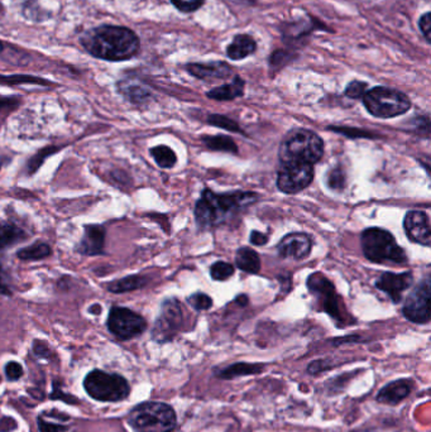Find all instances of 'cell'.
<instances>
[{
    "label": "cell",
    "mask_w": 431,
    "mask_h": 432,
    "mask_svg": "<svg viewBox=\"0 0 431 432\" xmlns=\"http://www.w3.org/2000/svg\"><path fill=\"white\" fill-rule=\"evenodd\" d=\"M80 44L94 57L113 62L130 60L141 48L136 32L121 26L89 29L80 38Z\"/></svg>",
    "instance_id": "cell-1"
},
{
    "label": "cell",
    "mask_w": 431,
    "mask_h": 432,
    "mask_svg": "<svg viewBox=\"0 0 431 432\" xmlns=\"http://www.w3.org/2000/svg\"><path fill=\"white\" fill-rule=\"evenodd\" d=\"M279 156L281 165L285 163L314 165L324 156L323 139L313 130H292L281 143Z\"/></svg>",
    "instance_id": "cell-2"
},
{
    "label": "cell",
    "mask_w": 431,
    "mask_h": 432,
    "mask_svg": "<svg viewBox=\"0 0 431 432\" xmlns=\"http://www.w3.org/2000/svg\"><path fill=\"white\" fill-rule=\"evenodd\" d=\"M360 244L367 260L373 263L405 264L407 262L406 252L397 244L395 237L381 228H368L363 231Z\"/></svg>",
    "instance_id": "cell-3"
},
{
    "label": "cell",
    "mask_w": 431,
    "mask_h": 432,
    "mask_svg": "<svg viewBox=\"0 0 431 432\" xmlns=\"http://www.w3.org/2000/svg\"><path fill=\"white\" fill-rule=\"evenodd\" d=\"M128 422L137 432H173L177 418L168 404L144 402L130 411Z\"/></svg>",
    "instance_id": "cell-4"
},
{
    "label": "cell",
    "mask_w": 431,
    "mask_h": 432,
    "mask_svg": "<svg viewBox=\"0 0 431 432\" xmlns=\"http://www.w3.org/2000/svg\"><path fill=\"white\" fill-rule=\"evenodd\" d=\"M363 104L371 116L381 119L403 116L411 108V101L407 95L386 87H377L368 90L363 96Z\"/></svg>",
    "instance_id": "cell-5"
},
{
    "label": "cell",
    "mask_w": 431,
    "mask_h": 432,
    "mask_svg": "<svg viewBox=\"0 0 431 432\" xmlns=\"http://www.w3.org/2000/svg\"><path fill=\"white\" fill-rule=\"evenodd\" d=\"M84 387L87 395L101 402H118L130 396V387L122 375L95 369L87 375Z\"/></svg>",
    "instance_id": "cell-6"
},
{
    "label": "cell",
    "mask_w": 431,
    "mask_h": 432,
    "mask_svg": "<svg viewBox=\"0 0 431 432\" xmlns=\"http://www.w3.org/2000/svg\"><path fill=\"white\" fill-rule=\"evenodd\" d=\"M109 332L119 340H130L142 335L147 329V321L143 316L128 307L113 306L109 311L107 320Z\"/></svg>",
    "instance_id": "cell-7"
},
{
    "label": "cell",
    "mask_w": 431,
    "mask_h": 432,
    "mask_svg": "<svg viewBox=\"0 0 431 432\" xmlns=\"http://www.w3.org/2000/svg\"><path fill=\"white\" fill-rule=\"evenodd\" d=\"M202 199L208 202L216 215V224L222 223L227 216L243 209L258 200V195L254 192H230V194H216L211 190H204Z\"/></svg>",
    "instance_id": "cell-8"
},
{
    "label": "cell",
    "mask_w": 431,
    "mask_h": 432,
    "mask_svg": "<svg viewBox=\"0 0 431 432\" xmlns=\"http://www.w3.org/2000/svg\"><path fill=\"white\" fill-rule=\"evenodd\" d=\"M184 324L182 306L176 298H167L161 306L159 316L152 330V338L157 343H167L180 330Z\"/></svg>",
    "instance_id": "cell-9"
},
{
    "label": "cell",
    "mask_w": 431,
    "mask_h": 432,
    "mask_svg": "<svg viewBox=\"0 0 431 432\" xmlns=\"http://www.w3.org/2000/svg\"><path fill=\"white\" fill-rule=\"evenodd\" d=\"M314 180V166L309 163H285L277 173V188L283 194H297Z\"/></svg>",
    "instance_id": "cell-10"
},
{
    "label": "cell",
    "mask_w": 431,
    "mask_h": 432,
    "mask_svg": "<svg viewBox=\"0 0 431 432\" xmlns=\"http://www.w3.org/2000/svg\"><path fill=\"white\" fill-rule=\"evenodd\" d=\"M430 278L426 277L411 291L403 305V314L411 323L426 324L430 320Z\"/></svg>",
    "instance_id": "cell-11"
},
{
    "label": "cell",
    "mask_w": 431,
    "mask_h": 432,
    "mask_svg": "<svg viewBox=\"0 0 431 432\" xmlns=\"http://www.w3.org/2000/svg\"><path fill=\"white\" fill-rule=\"evenodd\" d=\"M308 288L314 295L322 298L323 310L333 317L334 320L343 321V315L340 312V300L335 291L334 285L331 283L323 273H314L308 278Z\"/></svg>",
    "instance_id": "cell-12"
},
{
    "label": "cell",
    "mask_w": 431,
    "mask_h": 432,
    "mask_svg": "<svg viewBox=\"0 0 431 432\" xmlns=\"http://www.w3.org/2000/svg\"><path fill=\"white\" fill-rule=\"evenodd\" d=\"M403 229L411 242L424 246H430V222L429 216L424 211H409L403 219Z\"/></svg>",
    "instance_id": "cell-13"
},
{
    "label": "cell",
    "mask_w": 431,
    "mask_h": 432,
    "mask_svg": "<svg viewBox=\"0 0 431 432\" xmlns=\"http://www.w3.org/2000/svg\"><path fill=\"white\" fill-rule=\"evenodd\" d=\"M105 235L107 231L104 225L87 224L84 228L82 238L80 240L79 244L76 245V252L87 257L104 254Z\"/></svg>",
    "instance_id": "cell-14"
},
{
    "label": "cell",
    "mask_w": 431,
    "mask_h": 432,
    "mask_svg": "<svg viewBox=\"0 0 431 432\" xmlns=\"http://www.w3.org/2000/svg\"><path fill=\"white\" fill-rule=\"evenodd\" d=\"M311 246L313 243L308 234L291 233L282 238L277 245V252L282 258L300 260L309 255Z\"/></svg>",
    "instance_id": "cell-15"
},
{
    "label": "cell",
    "mask_w": 431,
    "mask_h": 432,
    "mask_svg": "<svg viewBox=\"0 0 431 432\" xmlns=\"http://www.w3.org/2000/svg\"><path fill=\"white\" fill-rule=\"evenodd\" d=\"M412 273H392L385 272L380 276V278L376 282V287L383 291L389 296V298L395 303H398L403 300V294L411 287L412 285Z\"/></svg>",
    "instance_id": "cell-16"
},
{
    "label": "cell",
    "mask_w": 431,
    "mask_h": 432,
    "mask_svg": "<svg viewBox=\"0 0 431 432\" xmlns=\"http://www.w3.org/2000/svg\"><path fill=\"white\" fill-rule=\"evenodd\" d=\"M186 70L191 76L205 81L228 79L231 75V67L224 61H213L208 64H188Z\"/></svg>",
    "instance_id": "cell-17"
},
{
    "label": "cell",
    "mask_w": 431,
    "mask_h": 432,
    "mask_svg": "<svg viewBox=\"0 0 431 432\" xmlns=\"http://www.w3.org/2000/svg\"><path fill=\"white\" fill-rule=\"evenodd\" d=\"M411 387H412V381H410V379L394 381V382L388 383L383 388L380 389L376 399L380 404L395 406V404L403 402L405 398L409 397Z\"/></svg>",
    "instance_id": "cell-18"
},
{
    "label": "cell",
    "mask_w": 431,
    "mask_h": 432,
    "mask_svg": "<svg viewBox=\"0 0 431 432\" xmlns=\"http://www.w3.org/2000/svg\"><path fill=\"white\" fill-rule=\"evenodd\" d=\"M323 29L329 32L331 29L323 23L317 22V19H306V21H299L295 23H288L285 28H282V36L285 41L288 42H300L304 38L311 35L314 30Z\"/></svg>",
    "instance_id": "cell-19"
},
{
    "label": "cell",
    "mask_w": 431,
    "mask_h": 432,
    "mask_svg": "<svg viewBox=\"0 0 431 432\" xmlns=\"http://www.w3.org/2000/svg\"><path fill=\"white\" fill-rule=\"evenodd\" d=\"M257 50V42L249 35H238L227 47V56L233 61L245 60Z\"/></svg>",
    "instance_id": "cell-20"
},
{
    "label": "cell",
    "mask_w": 431,
    "mask_h": 432,
    "mask_svg": "<svg viewBox=\"0 0 431 432\" xmlns=\"http://www.w3.org/2000/svg\"><path fill=\"white\" fill-rule=\"evenodd\" d=\"M245 80L242 79L240 76H236L229 84H225V85L210 90L206 96H208L209 99H213V100L216 101L234 100L237 98L243 96V94H245Z\"/></svg>",
    "instance_id": "cell-21"
},
{
    "label": "cell",
    "mask_w": 431,
    "mask_h": 432,
    "mask_svg": "<svg viewBox=\"0 0 431 432\" xmlns=\"http://www.w3.org/2000/svg\"><path fill=\"white\" fill-rule=\"evenodd\" d=\"M236 264L247 273L257 274L261 271V260L258 253L249 246H242L236 254Z\"/></svg>",
    "instance_id": "cell-22"
},
{
    "label": "cell",
    "mask_w": 431,
    "mask_h": 432,
    "mask_svg": "<svg viewBox=\"0 0 431 432\" xmlns=\"http://www.w3.org/2000/svg\"><path fill=\"white\" fill-rule=\"evenodd\" d=\"M147 283H148V280L144 276L130 274L127 277H123L121 280L110 282L108 285V291L113 294H127L130 291H136V289L144 287Z\"/></svg>",
    "instance_id": "cell-23"
},
{
    "label": "cell",
    "mask_w": 431,
    "mask_h": 432,
    "mask_svg": "<svg viewBox=\"0 0 431 432\" xmlns=\"http://www.w3.org/2000/svg\"><path fill=\"white\" fill-rule=\"evenodd\" d=\"M265 369L263 364H252V363H236L230 367L224 368L216 373L218 377L223 379H233L236 377H243V375H258Z\"/></svg>",
    "instance_id": "cell-24"
},
{
    "label": "cell",
    "mask_w": 431,
    "mask_h": 432,
    "mask_svg": "<svg viewBox=\"0 0 431 432\" xmlns=\"http://www.w3.org/2000/svg\"><path fill=\"white\" fill-rule=\"evenodd\" d=\"M27 239V233L13 224L0 223V252Z\"/></svg>",
    "instance_id": "cell-25"
},
{
    "label": "cell",
    "mask_w": 431,
    "mask_h": 432,
    "mask_svg": "<svg viewBox=\"0 0 431 432\" xmlns=\"http://www.w3.org/2000/svg\"><path fill=\"white\" fill-rule=\"evenodd\" d=\"M119 91L122 93L130 102L143 104L151 98V93L148 89L136 84L133 81H122L119 82Z\"/></svg>",
    "instance_id": "cell-26"
},
{
    "label": "cell",
    "mask_w": 431,
    "mask_h": 432,
    "mask_svg": "<svg viewBox=\"0 0 431 432\" xmlns=\"http://www.w3.org/2000/svg\"><path fill=\"white\" fill-rule=\"evenodd\" d=\"M52 249L50 245L42 242H36L33 244L24 246L17 252V257L22 260H41L50 257Z\"/></svg>",
    "instance_id": "cell-27"
},
{
    "label": "cell",
    "mask_w": 431,
    "mask_h": 432,
    "mask_svg": "<svg viewBox=\"0 0 431 432\" xmlns=\"http://www.w3.org/2000/svg\"><path fill=\"white\" fill-rule=\"evenodd\" d=\"M58 151H61V147H55V145H49L44 147L41 151L37 152L35 156H32L26 163V172L28 176H32L41 168V166L46 162V159H50L51 156L56 154Z\"/></svg>",
    "instance_id": "cell-28"
},
{
    "label": "cell",
    "mask_w": 431,
    "mask_h": 432,
    "mask_svg": "<svg viewBox=\"0 0 431 432\" xmlns=\"http://www.w3.org/2000/svg\"><path fill=\"white\" fill-rule=\"evenodd\" d=\"M202 141L209 150L229 152L234 154L238 153L237 144L228 136H206V137H202Z\"/></svg>",
    "instance_id": "cell-29"
},
{
    "label": "cell",
    "mask_w": 431,
    "mask_h": 432,
    "mask_svg": "<svg viewBox=\"0 0 431 432\" xmlns=\"http://www.w3.org/2000/svg\"><path fill=\"white\" fill-rule=\"evenodd\" d=\"M151 154L155 162L159 165L161 168H173L176 162H177V157H176V153L167 145H157L155 148H152Z\"/></svg>",
    "instance_id": "cell-30"
},
{
    "label": "cell",
    "mask_w": 431,
    "mask_h": 432,
    "mask_svg": "<svg viewBox=\"0 0 431 432\" xmlns=\"http://www.w3.org/2000/svg\"><path fill=\"white\" fill-rule=\"evenodd\" d=\"M0 84L6 85H18V84H35V85H44V87H51L50 81L39 79L35 76L28 75H15V76H1L0 75Z\"/></svg>",
    "instance_id": "cell-31"
},
{
    "label": "cell",
    "mask_w": 431,
    "mask_h": 432,
    "mask_svg": "<svg viewBox=\"0 0 431 432\" xmlns=\"http://www.w3.org/2000/svg\"><path fill=\"white\" fill-rule=\"evenodd\" d=\"M234 271H236L234 267L230 263L219 260L210 268V274H211V278L216 281H227L234 274Z\"/></svg>",
    "instance_id": "cell-32"
},
{
    "label": "cell",
    "mask_w": 431,
    "mask_h": 432,
    "mask_svg": "<svg viewBox=\"0 0 431 432\" xmlns=\"http://www.w3.org/2000/svg\"><path fill=\"white\" fill-rule=\"evenodd\" d=\"M206 122L210 125H214V127L222 128V129L229 130V132H233V133H240L242 132L239 124L237 122H234L233 119L228 118V116H220V114H211V116H208Z\"/></svg>",
    "instance_id": "cell-33"
},
{
    "label": "cell",
    "mask_w": 431,
    "mask_h": 432,
    "mask_svg": "<svg viewBox=\"0 0 431 432\" xmlns=\"http://www.w3.org/2000/svg\"><path fill=\"white\" fill-rule=\"evenodd\" d=\"M345 181H346V177L342 167L331 168V171L326 173V185L331 190H337V191L343 190L345 188Z\"/></svg>",
    "instance_id": "cell-34"
},
{
    "label": "cell",
    "mask_w": 431,
    "mask_h": 432,
    "mask_svg": "<svg viewBox=\"0 0 431 432\" xmlns=\"http://www.w3.org/2000/svg\"><path fill=\"white\" fill-rule=\"evenodd\" d=\"M292 58H294V55L291 53V51L277 50L274 51L268 58V64L272 69H281L288 65L290 61H292Z\"/></svg>",
    "instance_id": "cell-35"
},
{
    "label": "cell",
    "mask_w": 431,
    "mask_h": 432,
    "mask_svg": "<svg viewBox=\"0 0 431 432\" xmlns=\"http://www.w3.org/2000/svg\"><path fill=\"white\" fill-rule=\"evenodd\" d=\"M187 303H190L195 310H209L213 306V298L210 296L206 295V294L197 292V294L190 296L187 298Z\"/></svg>",
    "instance_id": "cell-36"
},
{
    "label": "cell",
    "mask_w": 431,
    "mask_h": 432,
    "mask_svg": "<svg viewBox=\"0 0 431 432\" xmlns=\"http://www.w3.org/2000/svg\"><path fill=\"white\" fill-rule=\"evenodd\" d=\"M368 91V84L363 81L354 80L352 82L348 84V87L345 89V95L351 99H363V96Z\"/></svg>",
    "instance_id": "cell-37"
},
{
    "label": "cell",
    "mask_w": 431,
    "mask_h": 432,
    "mask_svg": "<svg viewBox=\"0 0 431 432\" xmlns=\"http://www.w3.org/2000/svg\"><path fill=\"white\" fill-rule=\"evenodd\" d=\"M173 6L184 13H191L202 7L205 0H171Z\"/></svg>",
    "instance_id": "cell-38"
},
{
    "label": "cell",
    "mask_w": 431,
    "mask_h": 432,
    "mask_svg": "<svg viewBox=\"0 0 431 432\" xmlns=\"http://www.w3.org/2000/svg\"><path fill=\"white\" fill-rule=\"evenodd\" d=\"M329 130L333 132H337L343 134L345 137L349 138H376L372 133H368L366 130L355 129V128H335V127H331Z\"/></svg>",
    "instance_id": "cell-39"
},
{
    "label": "cell",
    "mask_w": 431,
    "mask_h": 432,
    "mask_svg": "<svg viewBox=\"0 0 431 432\" xmlns=\"http://www.w3.org/2000/svg\"><path fill=\"white\" fill-rule=\"evenodd\" d=\"M419 27L428 44H431V13L426 12L419 21Z\"/></svg>",
    "instance_id": "cell-40"
},
{
    "label": "cell",
    "mask_w": 431,
    "mask_h": 432,
    "mask_svg": "<svg viewBox=\"0 0 431 432\" xmlns=\"http://www.w3.org/2000/svg\"><path fill=\"white\" fill-rule=\"evenodd\" d=\"M6 375L9 381H18L23 375V368L17 361H9L6 366Z\"/></svg>",
    "instance_id": "cell-41"
},
{
    "label": "cell",
    "mask_w": 431,
    "mask_h": 432,
    "mask_svg": "<svg viewBox=\"0 0 431 432\" xmlns=\"http://www.w3.org/2000/svg\"><path fill=\"white\" fill-rule=\"evenodd\" d=\"M38 429L41 432H64L67 430L66 426L58 425L53 422H47L44 418L38 417Z\"/></svg>",
    "instance_id": "cell-42"
},
{
    "label": "cell",
    "mask_w": 431,
    "mask_h": 432,
    "mask_svg": "<svg viewBox=\"0 0 431 432\" xmlns=\"http://www.w3.org/2000/svg\"><path fill=\"white\" fill-rule=\"evenodd\" d=\"M19 102H21V99L17 96H1L0 95V111L13 110L19 105Z\"/></svg>",
    "instance_id": "cell-43"
},
{
    "label": "cell",
    "mask_w": 431,
    "mask_h": 432,
    "mask_svg": "<svg viewBox=\"0 0 431 432\" xmlns=\"http://www.w3.org/2000/svg\"><path fill=\"white\" fill-rule=\"evenodd\" d=\"M33 352L36 354L37 357H41V358H47L50 357V349L47 348V345L44 344V341H35V345H33Z\"/></svg>",
    "instance_id": "cell-44"
},
{
    "label": "cell",
    "mask_w": 431,
    "mask_h": 432,
    "mask_svg": "<svg viewBox=\"0 0 431 432\" xmlns=\"http://www.w3.org/2000/svg\"><path fill=\"white\" fill-rule=\"evenodd\" d=\"M268 242V237L263 233H259L257 231H253L251 233V243L253 245H265Z\"/></svg>",
    "instance_id": "cell-45"
},
{
    "label": "cell",
    "mask_w": 431,
    "mask_h": 432,
    "mask_svg": "<svg viewBox=\"0 0 431 432\" xmlns=\"http://www.w3.org/2000/svg\"><path fill=\"white\" fill-rule=\"evenodd\" d=\"M51 397H52L53 399L61 398V399H64L67 404H72V402H76V399H75L73 397L66 396L65 392H62L61 389H58V384H55V389H53V393L51 395Z\"/></svg>",
    "instance_id": "cell-46"
},
{
    "label": "cell",
    "mask_w": 431,
    "mask_h": 432,
    "mask_svg": "<svg viewBox=\"0 0 431 432\" xmlns=\"http://www.w3.org/2000/svg\"><path fill=\"white\" fill-rule=\"evenodd\" d=\"M0 295H12L10 289L8 288L7 283L4 282V276H3V266H1V263H0Z\"/></svg>",
    "instance_id": "cell-47"
},
{
    "label": "cell",
    "mask_w": 431,
    "mask_h": 432,
    "mask_svg": "<svg viewBox=\"0 0 431 432\" xmlns=\"http://www.w3.org/2000/svg\"><path fill=\"white\" fill-rule=\"evenodd\" d=\"M89 312H91L94 315H99L101 312V306L100 305H93V306H90V309H89Z\"/></svg>",
    "instance_id": "cell-48"
},
{
    "label": "cell",
    "mask_w": 431,
    "mask_h": 432,
    "mask_svg": "<svg viewBox=\"0 0 431 432\" xmlns=\"http://www.w3.org/2000/svg\"><path fill=\"white\" fill-rule=\"evenodd\" d=\"M236 303H240L242 306H245L248 303V297L245 295L237 296L236 298Z\"/></svg>",
    "instance_id": "cell-49"
},
{
    "label": "cell",
    "mask_w": 431,
    "mask_h": 432,
    "mask_svg": "<svg viewBox=\"0 0 431 432\" xmlns=\"http://www.w3.org/2000/svg\"><path fill=\"white\" fill-rule=\"evenodd\" d=\"M238 3H245V4H253L256 0H237Z\"/></svg>",
    "instance_id": "cell-50"
},
{
    "label": "cell",
    "mask_w": 431,
    "mask_h": 432,
    "mask_svg": "<svg viewBox=\"0 0 431 432\" xmlns=\"http://www.w3.org/2000/svg\"><path fill=\"white\" fill-rule=\"evenodd\" d=\"M3 48H4V46H3V44H1V42H0V53H1V51H3Z\"/></svg>",
    "instance_id": "cell-51"
},
{
    "label": "cell",
    "mask_w": 431,
    "mask_h": 432,
    "mask_svg": "<svg viewBox=\"0 0 431 432\" xmlns=\"http://www.w3.org/2000/svg\"><path fill=\"white\" fill-rule=\"evenodd\" d=\"M357 432H376V431H371V430H362V431H357Z\"/></svg>",
    "instance_id": "cell-52"
}]
</instances>
